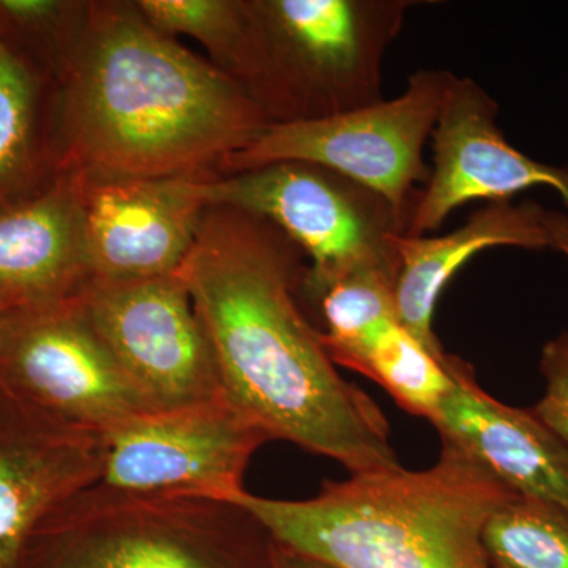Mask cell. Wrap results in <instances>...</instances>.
I'll return each mask as SVG.
<instances>
[{
  "label": "cell",
  "mask_w": 568,
  "mask_h": 568,
  "mask_svg": "<svg viewBox=\"0 0 568 568\" xmlns=\"http://www.w3.org/2000/svg\"><path fill=\"white\" fill-rule=\"evenodd\" d=\"M257 216L201 223L175 275L211 343L224 398L271 439L355 474L402 467L381 407L339 375L294 295L293 263Z\"/></svg>",
  "instance_id": "cell-1"
},
{
  "label": "cell",
  "mask_w": 568,
  "mask_h": 568,
  "mask_svg": "<svg viewBox=\"0 0 568 568\" xmlns=\"http://www.w3.org/2000/svg\"><path fill=\"white\" fill-rule=\"evenodd\" d=\"M268 123L253 95L133 18L103 26L70 103L74 148L114 179L189 175Z\"/></svg>",
  "instance_id": "cell-2"
},
{
  "label": "cell",
  "mask_w": 568,
  "mask_h": 568,
  "mask_svg": "<svg viewBox=\"0 0 568 568\" xmlns=\"http://www.w3.org/2000/svg\"><path fill=\"white\" fill-rule=\"evenodd\" d=\"M519 497L465 452L443 443L425 470L355 474L306 500L242 491L275 544L334 568H491L484 528Z\"/></svg>",
  "instance_id": "cell-3"
},
{
  "label": "cell",
  "mask_w": 568,
  "mask_h": 568,
  "mask_svg": "<svg viewBox=\"0 0 568 568\" xmlns=\"http://www.w3.org/2000/svg\"><path fill=\"white\" fill-rule=\"evenodd\" d=\"M275 555L271 532L235 500L95 484L41 519L20 568H275Z\"/></svg>",
  "instance_id": "cell-4"
},
{
  "label": "cell",
  "mask_w": 568,
  "mask_h": 568,
  "mask_svg": "<svg viewBox=\"0 0 568 568\" xmlns=\"http://www.w3.org/2000/svg\"><path fill=\"white\" fill-rule=\"evenodd\" d=\"M406 0H272L248 11L245 73L264 80L295 121L383 102V61Z\"/></svg>",
  "instance_id": "cell-5"
},
{
  "label": "cell",
  "mask_w": 568,
  "mask_h": 568,
  "mask_svg": "<svg viewBox=\"0 0 568 568\" xmlns=\"http://www.w3.org/2000/svg\"><path fill=\"white\" fill-rule=\"evenodd\" d=\"M452 74L418 70L406 91L388 102L331 118L271 122L248 145L227 156V163L237 173L275 163L325 168L379 194L407 227L416 203L414 186L429 178L424 148Z\"/></svg>",
  "instance_id": "cell-6"
},
{
  "label": "cell",
  "mask_w": 568,
  "mask_h": 568,
  "mask_svg": "<svg viewBox=\"0 0 568 568\" xmlns=\"http://www.w3.org/2000/svg\"><path fill=\"white\" fill-rule=\"evenodd\" d=\"M205 201L260 216L312 257L313 295L357 272L398 275L394 237L406 227L386 200L345 175L306 163H275L205 182Z\"/></svg>",
  "instance_id": "cell-7"
},
{
  "label": "cell",
  "mask_w": 568,
  "mask_h": 568,
  "mask_svg": "<svg viewBox=\"0 0 568 568\" xmlns=\"http://www.w3.org/2000/svg\"><path fill=\"white\" fill-rule=\"evenodd\" d=\"M78 305L153 410L223 396L211 343L178 275L88 283Z\"/></svg>",
  "instance_id": "cell-8"
},
{
  "label": "cell",
  "mask_w": 568,
  "mask_h": 568,
  "mask_svg": "<svg viewBox=\"0 0 568 568\" xmlns=\"http://www.w3.org/2000/svg\"><path fill=\"white\" fill-rule=\"evenodd\" d=\"M271 440L224 396L142 414L102 435L97 484L134 495L230 500L254 452Z\"/></svg>",
  "instance_id": "cell-9"
},
{
  "label": "cell",
  "mask_w": 568,
  "mask_h": 568,
  "mask_svg": "<svg viewBox=\"0 0 568 568\" xmlns=\"http://www.w3.org/2000/svg\"><path fill=\"white\" fill-rule=\"evenodd\" d=\"M0 373L59 420L97 435L155 413L85 321L78 297L14 317L0 345Z\"/></svg>",
  "instance_id": "cell-10"
},
{
  "label": "cell",
  "mask_w": 568,
  "mask_h": 568,
  "mask_svg": "<svg viewBox=\"0 0 568 568\" xmlns=\"http://www.w3.org/2000/svg\"><path fill=\"white\" fill-rule=\"evenodd\" d=\"M497 112L480 84L452 74L432 134L435 168L416 196L406 235L432 233L470 201L507 203L534 186L555 190L568 209V166L519 152L497 126Z\"/></svg>",
  "instance_id": "cell-11"
},
{
  "label": "cell",
  "mask_w": 568,
  "mask_h": 568,
  "mask_svg": "<svg viewBox=\"0 0 568 568\" xmlns=\"http://www.w3.org/2000/svg\"><path fill=\"white\" fill-rule=\"evenodd\" d=\"M100 470L102 435L59 420L0 373V568H20L41 519Z\"/></svg>",
  "instance_id": "cell-12"
},
{
  "label": "cell",
  "mask_w": 568,
  "mask_h": 568,
  "mask_svg": "<svg viewBox=\"0 0 568 568\" xmlns=\"http://www.w3.org/2000/svg\"><path fill=\"white\" fill-rule=\"evenodd\" d=\"M205 182L189 175L114 179L81 205L89 283L160 278L179 271L207 204Z\"/></svg>",
  "instance_id": "cell-13"
},
{
  "label": "cell",
  "mask_w": 568,
  "mask_h": 568,
  "mask_svg": "<svg viewBox=\"0 0 568 568\" xmlns=\"http://www.w3.org/2000/svg\"><path fill=\"white\" fill-rule=\"evenodd\" d=\"M452 387L433 416L440 443L487 467L515 495L568 518V448L532 410L497 402L450 355Z\"/></svg>",
  "instance_id": "cell-14"
},
{
  "label": "cell",
  "mask_w": 568,
  "mask_h": 568,
  "mask_svg": "<svg viewBox=\"0 0 568 568\" xmlns=\"http://www.w3.org/2000/svg\"><path fill=\"white\" fill-rule=\"evenodd\" d=\"M549 211L534 201L489 203L446 235L398 234L394 246L399 268L395 297L399 324L435 355H446L433 331V316L444 287L470 257L497 246L552 250Z\"/></svg>",
  "instance_id": "cell-15"
},
{
  "label": "cell",
  "mask_w": 568,
  "mask_h": 568,
  "mask_svg": "<svg viewBox=\"0 0 568 568\" xmlns=\"http://www.w3.org/2000/svg\"><path fill=\"white\" fill-rule=\"evenodd\" d=\"M81 205L62 190L0 209V313L74 301L88 286Z\"/></svg>",
  "instance_id": "cell-16"
},
{
  "label": "cell",
  "mask_w": 568,
  "mask_h": 568,
  "mask_svg": "<svg viewBox=\"0 0 568 568\" xmlns=\"http://www.w3.org/2000/svg\"><path fill=\"white\" fill-rule=\"evenodd\" d=\"M396 274L383 268L357 272L317 295L325 332L321 338L335 365L357 372L368 351L399 324Z\"/></svg>",
  "instance_id": "cell-17"
},
{
  "label": "cell",
  "mask_w": 568,
  "mask_h": 568,
  "mask_svg": "<svg viewBox=\"0 0 568 568\" xmlns=\"http://www.w3.org/2000/svg\"><path fill=\"white\" fill-rule=\"evenodd\" d=\"M450 355L429 353L402 324L368 351L357 373L386 388L407 413L432 420L452 387Z\"/></svg>",
  "instance_id": "cell-18"
},
{
  "label": "cell",
  "mask_w": 568,
  "mask_h": 568,
  "mask_svg": "<svg viewBox=\"0 0 568 568\" xmlns=\"http://www.w3.org/2000/svg\"><path fill=\"white\" fill-rule=\"evenodd\" d=\"M481 540L491 568H568V518L523 497L491 515Z\"/></svg>",
  "instance_id": "cell-19"
},
{
  "label": "cell",
  "mask_w": 568,
  "mask_h": 568,
  "mask_svg": "<svg viewBox=\"0 0 568 568\" xmlns=\"http://www.w3.org/2000/svg\"><path fill=\"white\" fill-rule=\"evenodd\" d=\"M140 9L149 24L163 36L193 37L215 52H230L242 65L248 39V13L244 7L223 0H144Z\"/></svg>",
  "instance_id": "cell-20"
},
{
  "label": "cell",
  "mask_w": 568,
  "mask_h": 568,
  "mask_svg": "<svg viewBox=\"0 0 568 568\" xmlns=\"http://www.w3.org/2000/svg\"><path fill=\"white\" fill-rule=\"evenodd\" d=\"M36 85L24 62L0 36V193L31 159Z\"/></svg>",
  "instance_id": "cell-21"
},
{
  "label": "cell",
  "mask_w": 568,
  "mask_h": 568,
  "mask_svg": "<svg viewBox=\"0 0 568 568\" xmlns=\"http://www.w3.org/2000/svg\"><path fill=\"white\" fill-rule=\"evenodd\" d=\"M541 375L547 388L534 407V416L566 444L568 448V334H560L544 347Z\"/></svg>",
  "instance_id": "cell-22"
},
{
  "label": "cell",
  "mask_w": 568,
  "mask_h": 568,
  "mask_svg": "<svg viewBox=\"0 0 568 568\" xmlns=\"http://www.w3.org/2000/svg\"><path fill=\"white\" fill-rule=\"evenodd\" d=\"M61 3L52 0H0V14L18 24H41L51 20Z\"/></svg>",
  "instance_id": "cell-23"
},
{
  "label": "cell",
  "mask_w": 568,
  "mask_h": 568,
  "mask_svg": "<svg viewBox=\"0 0 568 568\" xmlns=\"http://www.w3.org/2000/svg\"><path fill=\"white\" fill-rule=\"evenodd\" d=\"M275 568H334L276 544Z\"/></svg>",
  "instance_id": "cell-24"
},
{
  "label": "cell",
  "mask_w": 568,
  "mask_h": 568,
  "mask_svg": "<svg viewBox=\"0 0 568 568\" xmlns=\"http://www.w3.org/2000/svg\"><path fill=\"white\" fill-rule=\"evenodd\" d=\"M549 234H551L552 250L566 254L568 260V216L566 213L549 211Z\"/></svg>",
  "instance_id": "cell-25"
},
{
  "label": "cell",
  "mask_w": 568,
  "mask_h": 568,
  "mask_svg": "<svg viewBox=\"0 0 568 568\" xmlns=\"http://www.w3.org/2000/svg\"><path fill=\"white\" fill-rule=\"evenodd\" d=\"M14 317L11 315H6V313H0V345H2L3 338L9 334L11 324H13Z\"/></svg>",
  "instance_id": "cell-26"
}]
</instances>
